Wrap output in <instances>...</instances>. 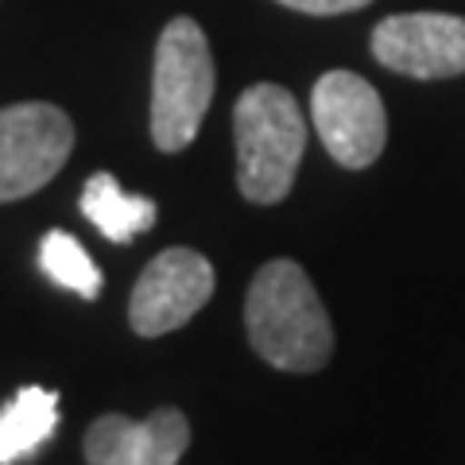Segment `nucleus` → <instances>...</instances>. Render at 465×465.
I'll return each mask as SVG.
<instances>
[{"label": "nucleus", "instance_id": "1", "mask_svg": "<svg viewBox=\"0 0 465 465\" xmlns=\"http://www.w3.org/2000/svg\"><path fill=\"white\" fill-rule=\"evenodd\" d=\"M244 330L272 369L318 372L333 353V326L311 275L295 260H268L244 295Z\"/></svg>", "mask_w": 465, "mask_h": 465}, {"label": "nucleus", "instance_id": "4", "mask_svg": "<svg viewBox=\"0 0 465 465\" xmlns=\"http://www.w3.org/2000/svg\"><path fill=\"white\" fill-rule=\"evenodd\" d=\"M314 133L333 163L365 171L388 143V113L376 85L353 70H326L311 94Z\"/></svg>", "mask_w": 465, "mask_h": 465}, {"label": "nucleus", "instance_id": "12", "mask_svg": "<svg viewBox=\"0 0 465 465\" xmlns=\"http://www.w3.org/2000/svg\"><path fill=\"white\" fill-rule=\"evenodd\" d=\"M283 8L307 12V16H341V12H357L372 5V0H280Z\"/></svg>", "mask_w": 465, "mask_h": 465}, {"label": "nucleus", "instance_id": "5", "mask_svg": "<svg viewBox=\"0 0 465 465\" xmlns=\"http://www.w3.org/2000/svg\"><path fill=\"white\" fill-rule=\"evenodd\" d=\"M74 152V124L51 101L0 109V202L43 191Z\"/></svg>", "mask_w": 465, "mask_h": 465}, {"label": "nucleus", "instance_id": "3", "mask_svg": "<svg viewBox=\"0 0 465 465\" xmlns=\"http://www.w3.org/2000/svg\"><path fill=\"white\" fill-rule=\"evenodd\" d=\"M213 54L202 24L174 16L155 43L152 63V140L159 152L191 148L213 101Z\"/></svg>", "mask_w": 465, "mask_h": 465}, {"label": "nucleus", "instance_id": "6", "mask_svg": "<svg viewBox=\"0 0 465 465\" xmlns=\"http://www.w3.org/2000/svg\"><path fill=\"white\" fill-rule=\"evenodd\" d=\"M213 295V264L194 249H163L140 272L128 299V326L140 338H163L186 326Z\"/></svg>", "mask_w": 465, "mask_h": 465}, {"label": "nucleus", "instance_id": "2", "mask_svg": "<svg viewBox=\"0 0 465 465\" xmlns=\"http://www.w3.org/2000/svg\"><path fill=\"white\" fill-rule=\"evenodd\" d=\"M232 136L241 194L256 206L283 202L307 152V121L291 90L275 82L249 85L232 109Z\"/></svg>", "mask_w": 465, "mask_h": 465}, {"label": "nucleus", "instance_id": "8", "mask_svg": "<svg viewBox=\"0 0 465 465\" xmlns=\"http://www.w3.org/2000/svg\"><path fill=\"white\" fill-rule=\"evenodd\" d=\"M191 423L179 407H155L148 419L101 415L85 430V465H179Z\"/></svg>", "mask_w": 465, "mask_h": 465}, {"label": "nucleus", "instance_id": "7", "mask_svg": "<svg viewBox=\"0 0 465 465\" xmlns=\"http://www.w3.org/2000/svg\"><path fill=\"white\" fill-rule=\"evenodd\" d=\"M372 58L391 74L439 82L465 74V16L400 12L372 27Z\"/></svg>", "mask_w": 465, "mask_h": 465}, {"label": "nucleus", "instance_id": "10", "mask_svg": "<svg viewBox=\"0 0 465 465\" xmlns=\"http://www.w3.org/2000/svg\"><path fill=\"white\" fill-rule=\"evenodd\" d=\"M58 430V396L47 388H20L0 407V465H16Z\"/></svg>", "mask_w": 465, "mask_h": 465}, {"label": "nucleus", "instance_id": "11", "mask_svg": "<svg viewBox=\"0 0 465 465\" xmlns=\"http://www.w3.org/2000/svg\"><path fill=\"white\" fill-rule=\"evenodd\" d=\"M39 268L51 283L74 291L82 299H97L101 295V272L90 260V252L63 229H51L47 237L39 241Z\"/></svg>", "mask_w": 465, "mask_h": 465}, {"label": "nucleus", "instance_id": "9", "mask_svg": "<svg viewBox=\"0 0 465 465\" xmlns=\"http://www.w3.org/2000/svg\"><path fill=\"white\" fill-rule=\"evenodd\" d=\"M82 213L101 237L116 244H128L155 225V202L148 194H128L109 171L90 174V183L82 186Z\"/></svg>", "mask_w": 465, "mask_h": 465}]
</instances>
